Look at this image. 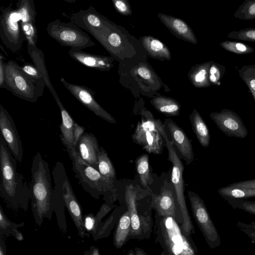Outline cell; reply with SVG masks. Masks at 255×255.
<instances>
[{
    "label": "cell",
    "mask_w": 255,
    "mask_h": 255,
    "mask_svg": "<svg viewBox=\"0 0 255 255\" xmlns=\"http://www.w3.org/2000/svg\"><path fill=\"white\" fill-rule=\"evenodd\" d=\"M0 195L14 208L26 210L30 199V191L22 175L17 171L16 160L0 135Z\"/></svg>",
    "instance_id": "1"
},
{
    "label": "cell",
    "mask_w": 255,
    "mask_h": 255,
    "mask_svg": "<svg viewBox=\"0 0 255 255\" xmlns=\"http://www.w3.org/2000/svg\"><path fill=\"white\" fill-rule=\"evenodd\" d=\"M29 185L31 208L36 223L40 225L44 218L51 219L53 210L52 188L48 163L40 152L34 156Z\"/></svg>",
    "instance_id": "2"
},
{
    "label": "cell",
    "mask_w": 255,
    "mask_h": 255,
    "mask_svg": "<svg viewBox=\"0 0 255 255\" xmlns=\"http://www.w3.org/2000/svg\"><path fill=\"white\" fill-rule=\"evenodd\" d=\"M63 145L71 160L75 177L84 190L95 199H99L100 195H104L106 199L114 195L117 190L114 182L83 160L74 147Z\"/></svg>",
    "instance_id": "3"
},
{
    "label": "cell",
    "mask_w": 255,
    "mask_h": 255,
    "mask_svg": "<svg viewBox=\"0 0 255 255\" xmlns=\"http://www.w3.org/2000/svg\"><path fill=\"white\" fill-rule=\"evenodd\" d=\"M155 127L165 141L168 160L172 164L171 182L174 187L176 199L183 218L181 228L184 233L189 236L194 231V226L188 213L184 194L183 165L173 147L172 142L167 136L165 131L164 125L160 120H155Z\"/></svg>",
    "instance_id": "4"
},
{
    "label": "cell",
    "mask_w": 255,
    "mask_h": 255,
    "mask_svg": "<svg viewBox=\"0 0 255 255\" xmlns=\"http://www.w3.org/2000/svg\"><path fill=\"white\" fill-rule=\"evenodd\" d=\"M5 79L1 88H5L15 96L34 103L42 96L44 81L32 79L24 73L17 63L9 60L5 63Z\"/></svg>",
    "instance_id": "5"
},
{
    "label": "cell",
    "mask_w": 255,
    "mask_h": 255,
    "mask_svg": "<svg viewBox=\"0 0 255 255\" xmlns=\"http://www.w3.org/2000/svg\"><path fill=\"white\" fill-rule=\"evenodd\" d=\"M46 30L52 38L71 48L82 49L96 45L85 32L73 22L56 19L48 24Z\"/></svg>",
    "instance_id": "6"
},
{
    "label": "cell",
    "mask_w": 255,
    "mask_h": 255,
    "mask_svg": "<svg viewBox=\"0 0 255 255\" xmlns=\"http://www.w3.org/2000/svg\"><path fill=\"white\" fill-rule=\"evenodd\" d=\"M52 172L59 179L65 206L78 231L79 236L82 238L87 236L88 234L86 232L81 207L73 192L64 164L60 161H57Z\"/></svg>",
    "instance_id": "7"
},
{
    "label": "cell",
    "mask_w": 255,
    "mask_h": 255,
    "mask_svg": "<svg viewBox=\"0 0 255 255\" xmlns=\"http://www.w3.org/2000/svg\"><path fill=\"white\" fill-rule=\"evenodd\" d=\"M0 37L4 45L13 52L21 48L26 37L22 31L19 15L16 9H3L0 17Z\"/></svg>",
    "instance_id": "8"
},
{
    "label": "cell",
    "mask_w": 255,
    "mask_h": 255,
    "mask_svg": "<svg viewBox=\"0 0 255 255\" xmlns=\"http://www.w3.org/2000/svg\"><path fill=\"white\" fill-rule=\"evenodd\" d=\"M187 194L193 217L207 244L213 249L219 247L221 243L220 236L204 201L194 192L188 191Z\"/></svg>",
    "instance_id": "9"
},
{
    "label": "cell",
    "mask_w": 255,
    "mask_h": 255,
    "mask_svg": "<svg viewBox=\"0 0 255 255\" xmlns=\"http://www.w3.org/2000/svg\"><path fill=\"white\" fill-rule=\"evenodd\" d=\"M171 217H164L160 225L162 237L171 255H195L192 246Z\"/></svg>",
    "instance_id": "10"
},
{
    "label": "cell",
    "mask_w": 255,
    "mask_h": 255,
    "mask_svg": "<svg viewBox=\"0 0 255 255\" xmlns=\"http://www.w3.org/2000/svg\"><path fill=\"white\" fill-rule=\"evenodd\" d=\"M60 81L77 100L96 116L110 123H117L115 118L97 102L92 90L85 86L70 83L63 77Z\"/></svg>",
    "instance_id": "11"
},
{
    "label": "cell",
    "mask_w": 255,
    "mask_h": 255,
    "mask_svg": "<svg viewBox=\"0 0 255 255\" xmlns=\"http://www.w3.org/2000/svg\"><path fill=\"white\" fill-rule=\"evenodd\" d=\"M210 117L218 128L229 137L244 138L248 134L240 117L232 110L223 109L220 112H213Z\"/></svg>",
    "instance_id": "12"
},
{
    "label": "cell",
    "mask_w": 255,
    "mask_h": 255,
    "mask_svg": "<svg viewBox=\"0 0 255 255\" xmlns=\"http://www.w3.org/2000/svg\"><path fill=\"white\" fill-rule=\"evenodd\" d=\"M0 129L12 154L16 161L21 162L23 150L21 139L12 117L1 105H0Z\"/></svg>",
    "instance_id": "13"
},
{
    "label": "cell",
    "mask_w": 255,
    "mask_h": 255,
    "mask_svg": "<svg viewBox=\"0 0 255 255\" xmlns=\"http://www.w3.org/2000/svg\"><path fill=\"white\" fill-rule=\"evenodd\" d=\"M133 141L141 146L149 153L160 154L162 150L163 137L156 129H150L142 127L138 122L135 130L131 135Z\"/></svg>",
    "instance_id": "14"
},
{
    "label": "cell",
    "mask_w": 255,
    "mask_h": 255,
    "mask_svg": "<svg viewBox=\"0 0 255 255\" xmlns=\"http://www.w3.org/2000/svg\"><path fill=\"white\" fill-rule=\"evenodd\" d=\"M165 122L171 136V142L176 147L186 164L189 165L194 159V154L190 139L183 129L172 120L167 119Z\"/></svg>",
    "instance_id": "15"
},
{
    "label": "cell",
    "mask_w": 255,
    "mask_h": 255,
    "mask_svg": "<svg viewBox=\"0 0 255 255\" xmlns=\"http://www.w3.org/2000/svg\"><path fill=\"white\" fill-rule=\"evenodd\" d=\"M68 53L74 60L90 68L109 71L114 66L112 57L91 54L78 48H70Z\"/></svg>",
    "instance_id": "16"
},
{
    "label": "cell",
    "mask_w": 255,
    "mask_h": 255,
    "mask_svg": "<svg viewBox=\"0 0 255 255\" xmlns=\"http://www.w3.org/2000/svg\"><path fill=\"white\" fill-rule=\"evenodd\" d=\"M76 149L83 160L98 170V156L100 146L93 133H84L80 138Z\"/></svg>",
    "instance_id": "17"
},
{
    "label": "cell",
    "mask_w": 255,
    "mask_h": 255,
    "mask_svg": "<svg viewBox=\"0 0 255 255\" xmlns=\"http://www.w3.org/2000/svg\"><path fill=\"white\" fill-rule=\"evenodd\" d=\"M158 17L160 21L177 37L196 44L197 40L191 27L182 19L159 13Z\"/></svg>",
    "instance_id": "18"
},
{
    "label": "cell",
    "mask_w": 255,
    "mask_h": 255,
    "mask_svg": "<svg viewBox=\"0 0 255 255\" xmlns=\"http://www.w3.org/2000/svg\"><path fill=\"white\" fill-rule=\"evenodd\" d=\"M151 197V206L160 216L175 218V199L171 190L162 188L160 194L157 195L152 193Z\"/></svg>",
    "instance_id": "19"
},
{
    "label": "cell",
    "mask_w": 255,
    "mask_h": 255,
    "mask_svg": "<svg viewBox=\"0 0 255 255\" xmlns=\"http://www.w3.org/2000/svg\"><path fill=\"white\" fill-rule=\"evenodd\" d=\"M136 192L130 184L126 188L125 201L131 220L130 235L137 236L141 234L142 226L136 206Z\"/></svg>",
    "instance_id": "20"
},
{
    "label": "cell",
    "mask_w": 255,
    "mask_h": 255,
    "mask_svg": "<svg viewBox=\"0 0 255 255\" xmlns=\"http://www.w3.org/2000/svg\"><path fill=\"white\" fill-rule=\"evenodd\" d=\"M54 98L59 108L62 118V123L59 126L61 132L60 135L61 140L63 144L73 146V129L75 122L64 107L58 95L54 96Z\"/></svg>",
    "instance_id": "21"
},
{
    "label": "cell",
    "mask_w": 255,
    "mask_h": 255,
    "mask_svg": "<svg viewBox=\"0 0 255 255\" xmlns=\"http://www.w3.org/2000/svg\"><path fill=\"white\" fill-rule=\"evenodd\" d=\"M141 42L150 57L160 60L171 59L169 49L159 39L151 36H144L141 37Z\"/></svg>",
    "instance_id": "22"
},
{
    "label": "cell",
    "mask_w": 255,
    "mask_h": 255,
    "mask_svg": "<svg viewBox=\"0 0 255 255\" xmlns=\"http://www.w3.org/2000/svg\"><path fill=\"white\" fill-rule=\"evenodd\" d=\"M193 130L200 144L207 147L210 142V134L208 128L199 113L195 109L189 116Z\"/></svg>",
    "instance_id": "23"
},
{
    "label": "cell",
    "mask_w": 255,
    "mask_h": 255,
    "mask_svg": "<svg viewBox=\"0 0 255 255\" xmlns=\"http://www.w3.org/2000/svg\"><path fill=\"white\" fill-rule=\"evenodd\" d=\"M150 102L158 112L166 116H176L179 114L181 106L174 99L158 96L153 97Z\"/></svg>",
    "instance_id": "24"
},
{
    "label": "cell",
    "mask_w": 255,
    "mask_h": 255,
    "mask_svg": "<svg viewBox=\"0 0 255 255\" xmlns=\"http://www.w3.org/2000/svg\"><path fill=\"white\" fill-rule=\"evenodd\" d=\"M211 61L196 64L189 71L188 76L192 85L201 88L210 86L209 81V71Z\"/></svg>",
    "instance_id": "25"
},
{
    "label": "cell",
    "mask_w": 255,
    "mask_h": 255,
    "mask_svg": "<svg viewBox=\"0 0 255 255\" xmlns=\"http://www.w3.org/2000/svg\"><path fill=\"white\" fill-rule=\"evenodd\" d=\"M21 25L36 26L37 12L32 0H19L16 4Z\"/></svg>",
    "instance_id": "26"
},
{
    "label": "cell",
    "mask_w": 255,
    "mask_h": 255,
    "mask_svg": "<svg viewBox=\"0 0 255 255\" xmlns=\"http://www.w3.org/2000/svg\"><path fill=\"white\" fill-rule=\"evenodd\" d=\"M131 229L130 217L127 211L121 217L114 234V243L116 248H120L125 244Z\"/></svg>",
    "instance_id": "27"
},
{
    "label": "cell",
    "mask_w": 255,
    "mask_h": 255,
    "mask_svg": "<svg viewBox=\"0 0 255 255\" xmlns=\"http://www.w3.org/2000/svg\"><path fill=\"white\" fill-rule=\"evenodd\" d=\"M218 192L225 201L228 199L247 200L255 197V189L230 185L219 188Z\"/></svg>",
    "instance_id": "28"
},
{
    "label": "cell",
    "mask_w": 255,
    "mask_h": 255,
    "mask_svg": "<svg viewBox=\"0 0 255 255\" xmlns=\"http://www.w3.org/2000/svg\"><path fill=\"white\" fill-rule=\"evenodd\" d=\"M98 171L105 178L115 184L116 171L105 149L100 146L98 156Z\"/></svg>",
    "instance_id": "29"
},
{
    "label": "cell",
    "mask_w": 255,
    "mask_h": 255,
    "mask_svg": "<svg viewBox=\"0 0 255 255\" xmlns=\"http://www.w3.org/2000/svg\"><path fill=\"white\" fill-rule=\"evenodd\" d=\"M135 166L141 184L144 188L149 189L148 185L152 183L153 180L150 173L148 155L143 154L137 158Z\"/></svg>",
    "instance_id": "30"
},
{
    "label": "cell",
    "mask_w": 255,
    "mask_h": 255,
    "mask_svg": "<svg viewBox=\"0 0 255 255\" xmlns=\"http://www.w3.org/2000/svg\"><path fill=\"white\" fill-rule=\"evenodd\" d=\"M27 50L35 66L39 69L45 75L46 86L49 88L52 85L46 67L43 53L37 46H32L28 44H27Z\"/></svg>",
    "instance_id": "31"
},
{
    "label": "cell",
    "mask_w": 255,
    "mask_h": 255,
    "mask_svg": "<svg viewBox=\"0 0 255 255\" xmlns=\"http://www.w3.org/2000/svg\"><path fill=\"white\" fill-rule=\"evenodd\" d=\"M24 223L19 224L11 222L6 217L2 208L0 206V237L8 236L11 234L14 236L17 228L23 226Z\"/></svg>",
    "instance_id": "32"
},
{
    "label": "cell",
    "mask_w": 255,
    "mask_h": 255,
    "mask_svg": "<svg viewBox=\"0 0 255 255\" xmlns=\"http://www.w3.org/2000/svg\"><path fill=\"white\" fill-rule=\"evenodd\" d=\"M235 16L248 20L255 18V0L245 1L239 7Z\"/></svg>",
    "instance_id": "33"
},
{
    "label": "cell",
    "mask_w": 255,
    "mask_h": 255,
    "mask_svg": "<svg viewBox=\"0 0 255 255\" xmlns=\"http://www.w3.org/2000/svg\"><path fill=\"white\" fill-rule=\"evenodd\" d=\"M241 77L253 94L255 102V66H245L240 71Z\"/></svg>",
    "instance_id": "34"
},
{
    "label": "cell",
    "mask_w": 255,
    "mask_h": 255,
    "mask_svg": "<svg viewBox=\"0 0 255 255\" xmlns=\"http://www.w3.org/2000/svg\"><path fill=\"white\" fill-rule=\"evenodd\" d=\"M220 45L228 51L239 54H249L254 51L252 47L238 42L224 41L221 43Z\"/></svg>",
    "instance_id": "35"
},
{
    "label": "cell",
    "mask_w": 255,
    "mask_h": 255,
    "mask_svg": "<svg viewBox=\"0 0 255 255\" xmlns=\"http://www.w3.org/2000/svg\"><path fill=\"white\" fill-rule=\"evenodd\" d=\"M234 209H239L255 216V201L242 199L226 200Z\"/></svg>",
    "instance_id": "36"
},
{
    "label": "cell",
    "mask_w": 255,
    "mask_h": 255,
    "mask_svg": "<svg viewBox=\"0 0 255 255\" xmlns=\"http://www.w3.org/2000/svg\"><path fill=\"white\" fill-rule=\"evenodd\" d=\"M225 68L219 64L211 61L209 71V81L210 85L219 86L220 80L223 77Z\"/></svg>",
    "instance_id": "37"
},
{
    "label": "cell",
    "mask_w": 255,
    "mask_h": 255,
    "mask_svg": "<svg viewBox=\"0 0 255 255\" xmlns=\"http://www.w3.org/2000/svg\"><path fill=\"white\" fill-rule=\"evenodd\" d=\"M228 37L242 40L255 42V28H246L231 32Z\"/></svg>",
    "instance_id": "38"
},
{
    "label": "cell",
    "mask_w": 255,
    "mask_h": 255,
    "mask_svg": "<svg viewBox=\"0 0 255 255\" xmlns=\"http://www.w3.org/2000/svg\"><path fill=\"white\" fill-rule=\"evenodd\" d=\"M22 71L33 79L45 82V77L41 71L35 66L29 64L20 66ZM46 84V83H45Z\"/></svg>",
    "instance_id": "39"
},
{
    "label": "cell",
    "mask_w": 255,
    "mask_h": 255,
    "mask_svg": "<svg viewBox=\"0 0 255 255\" xmlns=\"http://www.w3.org/2000/svg\"><path fill=\"white\" fill-rule=\"evenodd\" d=\"M113 5L116 10L124 15H130L132 11L130 5L126 0H113Z\"/></svg>",
    "instance_id": "40"
},
{
    "label": "cell",
    "mask_w": 255,
    "mask_h": 255,
    "mask_svg": "<svg viewBox=\"0 0 255 255\" xmlns=\"http://www.w3.org/2000/svg\"><path fill=\"white\" fill-rule=\"evenodd\" d=\"M136 74L142 79L152 84L153 83V75L150 69L145 65L141 64L135 69Z\"/></svg>",
    "instance_id": "41"
},
{
    "label": "cell",
    "mask_w": 255,
    "mask_h": 255,
    "mask_svg": "<svg viewBox=\"0 0 255 255\" xmlns=\"http://www.w3.org/2000/svg\"><path fill=\"white\" fill-rule=\"evenodd\" d=\"M236 226L250 238L255 237V221L247 224L238 220Z\"/></svg>",
    "instance_id": "42"
},
{
    "label": "cell",
    "mask_w": 255,
    "mask_h": 255,
    "mask_svg": "<svg viewBox=\"0 0 255 255\" xmlns=\"http://www.w3.org/2000/svg\"><path fill=\"white\" fill-rule=\"evenodd\" d=\"M85 128L77 123H75L73 129V145L76 148L78 143L81 137L83 135Z\"/></svg>",
    "instance_id": "43"
},
{
    "label": "cell",
    "mask_w": 255,
    "mask_h": 255,
    "mask_svg": "<svg viewBox=\"0 0 255 255\" xmlns=\"http://www.w3.org/2000/svg\"><path fill=\"white\" fill-rule=\"evenodd\" d=\"M231 186L255 189V178L236 182L229 184Z\"/></svg>",
    "instance_id": "44"
},
{
    "label": "cell",
    "mask_w": 255,
    "mask_h": 255,
    "mask_svg": "<svg viewBox=\"0 0 255 255\" xmlns=\"http://www.w3.org/2000/svg\"><path fill=\"white\" fill-rule=\"evenodd\" d=\"M96 218L92 214L87 215L85 217L84 225L85 228L89 231L92 230L95 227Z\"/></svg>",
    "instance_id": "45"
},
{
    "label": "cell",
    "mask_w": 255,
    "mask_h": 255,
    "mask_svg": "<svg viewBox=\"0 0 255 255\" xmlns=\"http://www.w3.org/2000/svg\"><path fill=\"white\" fill-rule=\"evenodd\" d=\"M0 56V87L1 88L4 84L5 79V62L3 61L2 55Z\"/></svg>",
    "instance_id": "46"
},
{
    "label": "cell",
    "mask_w": 255,
    "mask_h": 255,
    "mask_svg": "<svg viewBox=\"0 0 255 255\" xmlns=\"http://www.w3.org/2000/svg\"><path fill=\"white\" fill-rule=\"evenodd\" d=\"M84 255H101L99 250L95 247L91 246L90 249L84 253Z\"/></svg>",
    "instance_id": "47"
},
{
    "label": "cell",
    "mask_w": 255,
    "mask_h": 255,
    "mask_svg": "<svg viewBox=\"0 0 255 255\" xmlns=\"http://www.w3.org/2000/svg\"><path fill=\"white\" fill-rule=\"evenodd\" d=\"M0 255H6L5 246L2 237H0Z\"/></svg>",
    "instance_id": "48"
},
{
    "label": "cell",
    "mask_w": 255,
    "mask_h": 255,
    "mask_svg": "<svg viewBox=\"0 0 255 255\" xmlns=\"http://www.w3.org/2000/svg\"><path fill=\"white\" fill-rule=\"evenodd\" d=\"M136 255H147L142 249L136 248L135 249Z\"/></svg>",
    "instance_id": "49"
},
{
    "label": "cell",
    "mask_w": 255,
    "mask_h": 255,
    "mask_svg": "<svg viewBox=\"0 0 255 255\" xmlns=\"http://www.w3.org/2000/svg\"><path fill=\"white\" fill-rule=\"evenodd\" d=\"M14 237L16 238V239L19 241H21L23 240V237L22 236V234L20 232H19L18 230L16 232V233L15 234Z\"/></svg>",
    "instance_id": "50"
},
{
    "label": "cell",
    "mask_w": 255,
    "mask_h": 255,
    "mask_svg": "<svg viewBox=\"0 0 255 255\" xmlns=\"http://www.w3.org/2000/svg\"><path fill=\"white\" fill-rule=\"evenodd\" d=\"M252 243L255 245V237L250 238Z\"/></svg>",
    "instance_id": "51"
},
{
    "label": "cell",
    "mask_w": 255,
    "mask_h": 255,
    "mask_svg": "<svg viewBox=\"0 0 255 255\" xmlns=\"http://www.w3.org/2000/svg\"><path fill=\"white\" fill-rule=\"evenodd\" d=\"M128 255H134L133 253H132V252H130L129 253V254Z\"/></svg>",
    "instance_id": "52"
}]
</instances>
